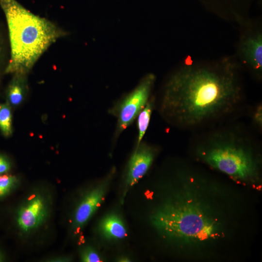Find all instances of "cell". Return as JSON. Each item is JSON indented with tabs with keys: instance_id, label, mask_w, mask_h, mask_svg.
<instances>
[{
	"instance_id": "obj_1",
	"label": "cell",
	"mask_w": 262,
	"mask_h": 262,
	"mask_svg": "<svg viewBox=\"0 0 262 262\" xmlns=\"http://www.w3.org/2000/svg\"><path fill=\"white\" fill-rule=\"evenodd\" d=\"M242 94L237 66L232 60L185 64L165 83L160 112L172 124L196 127L233 112Z\"/></svg>"
},
{
	"instance_id": "obj_2",
	"label": "cell",
	"mask_w": 262,
	"mask_h": 262,
	"mask_svg": "<svg viewBox=\"0 0 262 262\" xmlns=\"http://www.w3.org/2000/svg\"><path fill=\"white\" fill-rule=\"evenodd\" d=\"M7 23L10 48L6 74H27L48 48L67 35L47 19L35 15L16 0H0Z\"/></svg>"
},
{
	"instance_id": "obj_3",
	"label": "cell",
	"mask_w": 262,
	"mask_h": 262,
	"mask_svg": "<svg viewBox=\"0 0 262 262\" xmlns=\"http://www.w3.org/2000/svg\"><path fill=\"white\" fill-rule=\"evenodd\" d=\"M57 196L55 186L38 182L26 188L13 205L11 229L21 246L37 248L49 241L53 229Z\"/></svg>"
},
{
	"instance_id": "obj_4",
	"label": "cell",
	"mask_w": 262,
	"mask_h": 262,
	"mask_svg": "<svg viewBox=\"0 0 262 262\" xmlns=\"http://www.w3.org/2000/svg\"><path fill=\"white\" fill-rule=\"evenodd\" d=\"M209 139L196 150L203 162L237 180L259 178V163L249 141L233 133H217Z\"/></svg>"
},
{
	"instance_id": "obj_5",
	"label": "cell",
	"mask_w": 262,
	"mask_h": 262,
	"mask_svg": "<svg viewBox=\"0 0 262 262\" xmlns=\"http://www.w3.org/2000/svg\"><path fill=\"white\" fill-rule=\"evenodd\" d=\"M153 225L164 235L193 242L214 237L216 225L198 203L192 200L165 204L152 217Z\"/></svg>"
},
{
	"instance_id": "obj_6",
	"label": "cell",
	"mask_w": 262,
	"mask_h": 262,
	"mask_svg": "<svg viewBox=\"0 0 262 262\" xmlns=\"http://www.w3.org/2000/svg\"><path fill=\"white\" fill-rule=\"evenodd\" d=\"M155 76L148 74L144 77L130 92L122 97L108 110V113L117 119L112 143L135 119L150 98Z\"/></svg>"
},
{
	"instance_id": "obj_7",
	"label": "cell",
	"mask_w": 262,
	"mask_h": 262,
	"mask_svg": "<svg viewBox=\"0 0 262 262\" xmlns=\"http://www.w3.org/2000/svg\"><path fill=\"white\" fill-rule=\"evenodd\" d=\"M115 170L112 169L102 181L82 194L68 219V232L72 236L80 234L104 199L108 186Z\"/></svg>"
},
{
	"instance_id": "obj_8",
	"label": "cell",
	"mask_w": 262,
	"mask_h": 262,
	"mask_svg": "<svg viewBox=\"0 0 262 262\" xmlns=\"http://www.w3.org/2000/svg\"><path fill=\"white\" fill-rule=\"evenodd\" d=\"M157 152V149L154 146L143 142L134 147L125 170L126 192L146 174L154 161Z\"/></svg>"
},
{
	"instance_id": "obj_9",
	"label": "cell",
	"mask_w": 262,
	"mask_h": 262,
	"mask_svg": "<svg viewBox=\"0 0 262 262\" xmlns=\"http://www.w3.org/2000/svg\"><path fill=\"white\" fill-rule=\"evenodd\" d=\"M238 52L243 63L260 76L262 70V33L260 30L249 29L242 35Z\"/></svg>"
},
{
	"instance_id": "obj_10",
	"label": "cell",
	"mask_w": 262,
	"mask_h": 262,
	"mask_svg": "<svg viewBox=\"0 0 262 262\" xmlns=\"http://www.w3.org/2000/svg\"><path fill=\"white\" fill-rule=\"evenodd\" d=\"M26 74H14L6 90L7 102L12 107H16L22 103L27 91Z\"/></svg>"
},
{
	"instance_id": "obj_11",
	"label": "cell",
	"mask_w": 262,
	"mask_h": 262,
	"mask_svg": "<svg viewBox=\"0 0 262 262\" xmlns=\"http://www.w3.org/2000/svg\"><path fill=\"white\" fill-rule=\"evenodd\" d=\"M98 229L99 233L106 239H120L127 235L122 220L115 214H110L102 219L99 223Z\"/></svg>"
},
{
	"instance_id": "obj_12",
	"label": "cell",
	"mask_w": 262,
	"mask_h": 262,
	"mask_svg": "<svg viewBox=\"0 0 262 262\" xmlns=\"http://www.w3.org/2000/svg\"><path fill=\"white\" fill-rule=\"evenodd\" d=\"M154 104V99L153 98H150L137 117L138 134L135 147L138 146L142 142V140L147 130Z\"/></svg>"
},
{
	"instance_id": "obj_13",
	"label": "cell",
	"mask_w": 262,
	"mask_h": 262,
	"mask_svg": "<svg viewBox=\"0 0 262 262\" xmlns=\"http://www.w3.org/2000/svg\"><path fill=\"white\" fill-rule=\"evenodd\" d=\"M22 185V179L17 176L10 174L0 175V200L18 190Z\"/></svg>"
},
{
	"instance_id": "obj_14",
	"label": "cell",
	"mask_w": 262,
	"mask_h": 262,
	"mask_svg": "<svg viewBox=\"0 0 262 262\" xmlns=\"http://www.w3.org/2000/svg\"><path fill=\"white\" fill-rule=\"evenodd\" d=\"M12 113L8 102H0V131L5 137L12 133Z\"/></svg>"
},
{
	"instance_id": "obj_15",
	"label": "cell",
	"mask_w": 262,
	"mask_h": 262,
	"mask_svg": "<svg viewBox=\"0 0 262 262\" xmlns=\"http://www.w3.org/2000/svg\"><path fill=\"white\" fill-rule=\"evenodd\" d=\"M80 260L82 262H99L101 259L95 250L90 246H83L79 252Z\"/></svg>"
},
{
	"instance_id": "obj_16",
	"label": "cell",
	"mask_w": 262,
	"mask_h": 262,
	"mask_svg": "<svg viewBox=\"0 0 262 262\" xmlns=\"http://www.w3.org/2000/svg\"><path fill=\"white\" fill-rule=\"evenodd\" d=\"M72 260V257L63 254H55L44 258L41 261L44 262H69Z\"/></svg>"
},
{
	"instance_id": "obj_17",
	"label": "cell",
	"mask_w": 262,
	"mask_h": 262,
	"mask_svg": "<svg viewBox=\"0 0 262 262\" xmlns=\"http://www.w3.org/2000/svg\"><path fill=\"white\" fill-rule=\"evenodd\" d=\"M11 168L12 164L9 159L0 153V175L8 173Z\"/></svg>"
},
{
	"instance_id": "obj_18",
	"label": "cell",
	"mask_w": 262,
	"mask_h": 262,
	"mask_svg": "<svg viewBox=\"0 0 262 262\" xmlns=\"http://www.w3.org/2000/svg\"><path fill=\"white\" fill-rule=\"evenodd\" d=\"M262 106H259L256 109L254 116L256 123L259 127H262Z\"/></svg>"
},
{
	"instance_id": "obj_19",
	"label": "cell",
	"mask_w": 262,
	"mask_h": 262,
	"mask_svg": "<svg viewBox=\"0 0 262 262\" xmlns=\"http://www.w3.org/2000/svg\"><path fill=\"white\" fill-rule=\"evenodd\" d=\"M4 46L3 38L0 30V70L4 60Z\"/></svg>"
},
{
	"instance_id": "obj_20",
	"label": "cell",
	"mask_w": 262,
	"mask_h": 262,
	"mask_svg": "<svg viewBox=\"0 0 262 262\" xmlns=\"http://www.w3.org/2000/svg\"><path fill=\"white\" fill-rule=\"evenodd\" d=\"M3 260H4V256L0 249V262L3 261Z\"/></svg>"
}]
</instances>
